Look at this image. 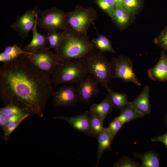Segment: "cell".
<instances>
[{
    "instance_id": "cell-1",
    "label": "cell",
    "mask_w": 167,
    "mask_h": 167,
    "mask_svg": "<svg viewBox=\"0 0 167 167\" xmlns=\"http://www.w3.org/2000/svg\"><path fill=\"white\" fill-rule=\"evenodd\" d=\"M50 75L36 67L24 54L0 68V98L4 106L14 105L41 118L53 92Z\"/></svg>"
},
{
    "instance_id": "cell-2",
    "label": "cell",
    "mask_w": 167,
    "mask_h": 167,
    "mask_svg": "<svg viewBox=\"0 0 167 167\" xmlns=\"http://www.w3.org/2000/svg\"><path fill=\"white\" fill-rule=\"evenodd\" d=\"M63 39L56 53L58 62L84 58L94 49L88 35L68 28L62 32Z\"/></svg>"
},
{
    "instance_id": "cell-3",
    "label": "cell",
    "mask_w": 167,
    "mask_h": 167,
    "mask_svg": "<svg viewBox=\"0 0 167 167\" xmlns=\"http://www.w3.org/2000/svg\"><path fill=\"white\" fill-rule=\"evenodd\" d=\"M89 74L86 62L81 58L58 63L52 74V79L55 86L76 84Z\"/></svg>"
},
{
    "instance_id": "cell-4",
    "label": "cell",
    "mask_w": 167,
    "mask_h": 167,
    "mask_svg": "<svg viewBox=\"0 0 167 167\" xmlns=\"http://www.w3.org/2000/svg\"><path fill=\"white\" fill-rule=\"evenodd\" d=\"M89 74L102 87L105 88L110 83L112 78V71L110 61L103 53L95 49L84 58Z\"/></svg>"
},
{
    "instance_id": "cell-5",
    "label": "cell",
    "mask_w": 167,
    "mask_h": 167,
    "mask_svg": "<svg viewBox=\"0 0 167 167\" xmlns=\"http://www.w3.org/2000/svg\"><path fill=\"white\" fill-rule=\"evenodd\" d=\"M67 14L69 28L86 35L91 24L97 17L93 7L84 8L79 5L76 6L73 11L67 12Z\"/></svg>"
},
{
    "instance_id": "cell-6",
    "label": "cell",
    "mask_w": 167,
    "mask_h": 167,
    "mask_svg": "<svg viewBox=\"0 0 167 167\" xmlns=\"http://www.w3.org/2000/svg\"><path fill=\"white\" fill-rule=\"evenodd\" d=\"M37 26L46 31L64 30L69 28L67 12L56 7L40 12Z\"/></svg>"
},
{
    "instance_id": "cell-7",
    "label": "cell",
    "mask_w": 167,
    "mask_h": 167,
    "mask_svg": "<svg viewBox=\"0 0 167 167\" xmlns=\"http://www.w3.org/2000/svg\"><path fill=\"white\" fill-rule=\"evenodd\" d=\"M110 62L113 79H118L125 83H132L138 86L142 85L134 72L133 62L129 58L119 56L112 58Z\"/></svg>"
},
{
    "instance_id": "cell-8",
    "label": "cell",
    "mask_w": 167,
    "mask_h": 167,
    "mask_svg": "<svg viewBox=\"0 0 167 167\" xmlns=\"http://www.w3.org/2000/svg\"><path fill=\"white\" fill-rule=\"evenodd\" d=\"M49 49L46 47L23 54L37 68L50 75H52L58 62L56 54H54Z\"/></svg>"
},
{
    "instance_id": "cell-9",
    "label": "cell",
    "mask_w": 167,
    "mask_h": 167,
    "mask_svg": "<svg viewBox=\"0 0 167 167\" xmlns=\"http://www.w3.org/2000/svg\"><path fill=\"white\" fill-rule=\"evenodd\" d=\"M37 9L35 7L28 9L24 13L18 16L15 22L11 24V28L17 32L21 38L28 37L29 32L37 24L40 11Z\"/></svg>"
},
{
    "instance_id": "cell-10",
    "label": "cell",
    "mask_w": 167,
    "mask_h": 167,
    "mask_svg": "<svg viewBox=\"0 0 167 167\" xmlns=\"http://www.w3.org/2000/svg\"><path fill=\"white\" fill-rule=\"evenodd\" d=\"M99 84L90 75L77 82L75 87L79 102L89 105L91 99L99 94Z\"/></svg>"
},
{
    "instance_id": "cell-11",
    "label": "cell",
    "mask_w": 167,
    "mask_h": 167,
    "mask_svg": "<svg viewBox=\"0 0 167 167\" xmlns=\"http://www.w3.org/2000/svg\"><path fill=\"white\" fill-rule=\"evenodd\" d=\"M54 107H67L79 102L76 87L73 85L63 84L51 94Z\"/></svg>"
},
{
    "instance_id": "cell-12",
    "label": "cell",
    "mask_w": 167,
    "mask_h": 167,
    "mask_svg": "<svg viewBox=\"0 0 167 167\" xmlns=\"http://www.w3.org/2000/svg\"><path fill=\"white\" fill-rule=\"evenodd\" d=\"M90 112L86 111L80 115L72 117L55 116L54 119H60L66 121L75 129L91 136L90 126Z\"/></svg>"
},
{
    "instance_id": "cell-13",
    "label": "cell",
    "mask_w": 167,
    "mask_h": 167,
    "mask_svg": "<svg viewBox=\"0 0 167 167\" xmlns=\"http://www.w3.org/2000/svg\"><path fill=\"white\" fill-rule=\"evenodd\" d=\"M148 75L149 79L154 81H167V55L164 51H161L156 64L148 70Z\"/></svg>"
},
{
    "instance_id": "cell-14",
    "label": "cell",
    "mask_w": 167,
    "mask_h": 167,
    "mask_svg": "<svg viewBox=\"0 0 167 167\" xmlns=\"http://www.w3.org/2000/svg\"><path fill=\"white\" fill-rule=\"evenodd\" d=\"M150 88L148 85L145 86L140 94L131 104L139 113L143 115H148L151 112L150 99Z\"/></svg>"
},
{
    "instance_id": "cell-15",
    "label": "cell",
    "mask_w": 167,
    "mask_h": 167,
    "mask_svg": "<svg viewBox=\"0 0 167 167\" xmlns=\"http://www.w3.org/2000/svg\"><path fill=\"white\" fill-rule=\"evenodd\" d=\"M36 24L32 30V38L30 43L22 49L25 53L29 54L47 47L49 43L46 36L38 33L37 31Z\"/></svg>"
},
{
    "instance_id": "cell-16",
    "label": "cell",
    "mask_w": 167,
    "mask_h": 167,
    "mask_svg": "<svg viewBox=\"0 0 167 167\" xmlns=\"http://www.w3.org/2000/svg\"><path fill=\"white\" fill-rule=\"evenodd\" d=\"M98 142L97 157L96 167H97L103 152L106 150H111V145L113 139L108 128L104 127L96 138Z\"/></svg>"
},
{
    "instance_id": "cell-17",
    "label": "cell",
    "mask_w": 167,
    "mask_h": 167,
    "mask_svg": "<svg viewBox=\"0 0 167 167\" xmlns=\"http://www.w3.org/2000/svg\"><path fill=\"white\" fill-rule=\"evenodd\" d=\"M114 107L106 94L105 98L99 104L92 103L90 107V111L95 113L103 122Z\"/></svg>"
},
{
    "instance_id": "cell-18",
    "label": "cell",
    "mask_w": 167,
    "mask_h": 167,
    "mask_svg": "<svg viewBox=\"0 0 167 167\" xmlns=\"http://www.w3.org/2000/svg\"><path fill=\"white\" fill-rule=\"evenodd\" d=\"M105 88L107 92V94L114 108L121 111L130 103L126 94L114 91L108 86Z\"/></svg>"
},
{
    "instance_id": "cell-19",
    "label": "cell",
    "mask_w": 167,
    "mask_h": 167,
    "mask_svg": "<svg viewBox=\"0 0 167 167\" xmlns=\"http://www.w3.org/2000/svg\"><path fill=\"white\" fill-rule=\"evenodd\" d=\"M132 15L123 6H115L114 14L111 19L118 27L122 29L129 23Z\"/></svg>"
},
{
    "instance_id": "cell-20",
    "label": "cell",
    "mask_w": 167,
    "mask_h": 167,
    "mask_svg": "<svg viewBox=\"0 0 167 167\" xmlns=\"http://www.w3.org/2000/svg\"><path fill=\"white\" fill-rule=\"evenodd\" d=\"M134 156L141 160L142 167H160V159L158 155L152 151L143 154L135 153Z\"/></svg>"
},
{
    "instance_id": "cell-21",
    "label": "cell",
    "mask_w": 167,
    "mask_h": 167,
    "mask_svg": "<svg viewBox=\"0 0 167 167\" xmlns=\"http://www.w3.org/2000/svg\"><path fill=\"white\" fill-rule=\"evenodd\" d=\"M120 114L115 117L123 124L137 118L143 117L144 116L138 112L130 103L121 111Z\"/></svg>"
},
{
    "instance_id": "cell-22",
    "label": "cell",
    "mask_w": 167,
    "mask_h": 167,
    "mask_svg": "<svg viewBox=\"0 0 167 167\" xmlns=\"http://www.w3.org/2000/svg\"><path fill=\"white\" fill-rule=\"evenodd\" d=\"M91 41L94 49L100 52L116 53L110 41L103 35H99L97 37L93 38Z\"/></svg>"
},
{
    "instance_id": "cell-23",
    "label": "cell",
    "mask_w": 167,
    "mask_h": 167,
    "mask_svg": "<svg viewBox=\"0 0 167 167\" xmlns=\"http://www.w3.org/2000/svg\"><path fill=\"white\" fill-rule=\"evenodd\" d=\"M25 53L22 49L16 45L6 46L0 54V61L4 63L10 62Z\"/></svg>"
},
{
    "instance_id": "cell-24",
    "label": "cell",
    "mask_w": 167,
    "mask_h": 167,
    "mask_svg": "<svg viewBox=\"0 0 167 167\" xmlns=\"http://www.w3.org/2000/svg\"><path fill=\"white\" fill-rule=\"evenodd\" d=\"M46 36L49 44L48 48L53 49L56 53L57 52L62 41V32H58V30L49 31Z\"/></svg>"
},
{
    "instance_id": "cell-25",
    "label": "cell",
    "mask_w": 167,
    "mask_h": 167,
    "mask_svg": "<svg viewBox=\"0 0 167 167\" xmlns=\"http://www.w3.org/2000/svg\"><path fill=\"white\" fill-rule=\"evenodd\" d=\"M90 112V126L91 136L97 138L104 128L103 127V122L94 112L91 111Z\"/></svg>"
},
{
    "instance_id": "cell-26",
    "label": "cell",
    "mask_w": 167,
    "mask_h": 167,
    "mask_svg": "<svg viewBox=\"0 0 167 167\" xmlns=\"http://www.w3.org/2000/svg\"><path fill=\"white\" fill-rule=\"evenodd\" d=\"M98 6L112 18L114 15L115 5L114 0H96Z\"/></svg>"
},
{
    "instance_id": "cell-27",
    "label": "cell",
    "mask_w": 167,
    "mask_h": 167,
    "mask_svg": "<svg viewBox=\"0 0 167 167\" xmlns=\"http://www.w3.org/2000/svg\"><path fill=\"white\" fill-rule=\"evenodd\" d=\"M141 0H123V6L133 15L137 14L141 7Z\"/></svg>"
},
{
    "instance_id": "cell-28",
    "label": "cell",
    "mask_w": 167,
    "mask_h": 167,
    "mask_svg": "<svg viewBox=\"0 0 167 167\" xmlns=\"http://www.w3.org/2000/svg\"><path fill=\"white\" fill-rule=\"evenodd\" d=\"M115 167H142L141 164L126 156H123L113 165Z\"/></svg>"
},
{
    "instance_id": "cell-29",
    "label": "cell",
    "mask_w": 167,
    "mask_h": 167,
    "mask_svg": "<svg viewBox=\"0 0 167 167\" xmlns=\"http://www.w3.org/2000/svg\"><path fill=\"white\" fill-rule=\"evenodd\" d=\"M24 120V119H21L16 122H11L7 123L3 130V139L6 143L12 133Z\"/></svg>"
},
{
    "instance_id": "cell-30",
    "label": "cell",
    "mask_w": 167,
    "mask_h": 167,
    "mask_svg": "<svg viewBox=\"0 0 167 167\" xmlns=\"http://www.w3.org/2000/svg\"><path fill=\"white\" fill-rule=\"evenodd\" d=\"M156 43L167 54V25L161 32Z\"/></svg>"
},
{
    "instance_id": "cell-31",
    "label": "cell",
    "mask_w": 167,
    "mask_h": 167,
    "mask_svg": "<svg viewBox=\"0 0 167 167\" xmlns=\"http://www.w3.org/2000/svg\"><path fill=\"white\" fill-rule=\"evenodd\" d=\"M123 125L122 123L116 117L109 123L108 128L113 139Z\"/></svg>"
},
{
    "instance_id": "cell-32",
    "label": "cell",
    "mask_w": 167,
    "mask_h": 167,
    "mask_svg": "<svg viewBox=\"0 0 167 167\" xmlns=\"http://www.w3.org/2000/svg\"><path fill=\"white\" fill-rule=\"evenodd\" d=\"M21 113L26 112L24 110L12 104L4 106L0 109V113L5 116L10 114Z\"/></svg>"
},
{
    "instance_id": "cell-33",
    "label": "cell",
    "mask_w": 167,
    "mask_h": 167,
    "mask_svg": "<svg viewBox=\"0 0 167 167\" xmlns=\"http://www.w3.org/2000/svg\"><path fill=\"white\" fill-rule=\"evenodd\" d=\"M30 116V114L26 113H16L10 114L5 116L6 120L7 123L16 122L21 119H25Z\"/></svg>"
},
{
    "instance_id": "cell-34",
    "label": "cell",
    "mask_w": 167,
    "mask_h": 167,
    "mask_svg": "<svg viewBox=\"0 0 167 167\" xmlns=\"http://www.w3.org/2000/svg\"><path fill=\"white\" fill-rule=\"evenodd\" d=\"M151 140L153 142H161L167 148V130L164 134L151 138Z\"/></svg>"
},
{
    "instance_id": "cell-35",
    "label": "cell",
    "mask_w": 167,
    "mask_h": 167,
    "mask_svg": "<svg viewBox=\"0 0 167 167\" xmlns=\"http://www.w3.org/2000/svg\"><path fill=\"white\" fill-rule=\"evenodd\" d=\"M7 123L6 120L5 116L0 113V126L3 130L6 125Z\"/></svg>"
},
{
    "instance_id": "cell-36",
    "label": "cell",
    "mask_w": 167,
    "mask_h": 167,
    "mask_svg": "<svg viewBox=\"0 0 167 167\" xmlns=\"http://www.w3.org/2000/svg\"><path fill=\"white\" fill-rule=\"evenodd\" d=\"M115 6H123V0H114Z\"/></svg>"
},
{
    "instance_id": "cell-37",
    "label": "cell",
    "mask_w": 167,
    "mask_h": 167,
    "mask_svg": "<svg viewBox=\"0 0 167 167\" xmlns=\"http://www.w3.org/2000/svg\"><path fill=\"white\" fill-rule=\"evenodd\" d=\"M165 123L167 130V112L165 118Z\"/></svg>"
}]
</instances>
